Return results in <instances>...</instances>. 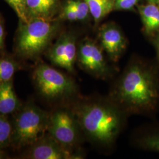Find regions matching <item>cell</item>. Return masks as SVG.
I'll return each instance as SVG.
<instances>
[{"mask_svg": "<svg viewBox=\"0 0 159 159\" xmlns=\"http://www.w3.org/2000/svg\"><path fill=\"white\" fill-rule=\"evenodd\" d=\"M120 105L131 112L150 110L159 98L157 81L153 73L139 63L125 70L114 92Z\"/></svg>", "mask_w": 159, "mask_h": 159, "instance_id": "1", "label": "cell"}, {"mask_svg": "<svg viewBox=\"0 0 159 159\" xmlns=\"http://www.w3.org/2000/svg\"><path fill=\"white\" fill-rule=\"evenodd\" d=\"M77 121L88 136L102 144L113 142L122 125L119 110L102 103H91L81 107L78 112Z\"/></svg>", "mask_w": 159, "mask_h": 159, "instance_id": "2", "label": "cell"}, {"mask_svg": "<svg viewBox=\"0 0 159 159\" xmlns=\"http://www.w3.org/2000/svg\"><path fill=\"white\" fill-rule=\"evenodd\" d=\"M50 117L45 111L33 105L25 107L17 116L12 134L19 146L35 144L48 129Z\"/></svg>", "mask_w": 159, "mask_h": 159, "instance_id": "3", "label": "cell"}, {"mask_svg": "<svg viewBox=\"0 0 159 159\" xmlns=\"http://www.w3.org/2000/svg\"><path fill=\"white\" fill-rule=\"evenodd\" d=\"M34 80L41 94L48 98L70 96L76 91L74 81L66 75L46 64L39 66Z\"/></svg>", "mask_w": 159, "mask_h": 159, "instance_id": "4", "label": "cell"}, {"mask_svg": "<svg viewBox=\"0 0 159 159\" xmlns=\"http://www.w3.org/2000/svg\"><path fill=\"white\" fill-rule=\"evenodd\" d=\"M53 30L51 23L43 17H36L29 21L19 35L18 50L27 57L37 55L48 44Z\"/></svg>", "mask_w": 159, "mask_h": 159, "instance_id": "5", "label": "cell"}, {"mask_svg": "<svg viewBox=\"0 0 159 159\" xmlns=\"http://www.w3.org/2000/svg\"><path fill=\"white\" fill-rule=\"evenodd\" d=\"M77 119L67 110H60L50 117L48 130L51 137L64 147L74 145L78 139Z\"/></svg>", "mask_w": 159, "mask_h": 159, "instance_id": "6", "label": "cell"}, {"mask_svg": "<svg viewBox=\"0 0 159 159\" xmlns=\"http://www.w3.org/2000/svg\"><path fill=\"white\" fill-rule=\"evenodd\" d=\"M78 60L82 68L96 77L104 78L109 73V68L102 52L91 41L82 43L78 53Z\"/></svg>", "mask_w": 159, "mask_h": 159, "instance_id": "7", "label": "cell"}, {"mask_svg": "<svg viewBox=\"0 0 159 159\" xmlns=\"http://www.w3.org/2000/svg\"><path fill=\"white\" fill-rule=\"evenodd\" d=\"M30 157L34 159H73L75 156L51 137V139H41L34 144L30 151Z\"/></svg>", "mask_w": 159, "mask_h": 159, "instance_id": "8", "label": "cell"}, {"mask_svg": "<svg viewBox=\"0 0 159 159\" xmlns=\"http://www.w3.org/2000/svg\"><path fill=\"white\" fill-rule=\"evenodd\" d=\"M100 38L102 48L110 58L117 61L125 47V40L119 29L113 25L104 27L101 30Z\"/></svg>", "mask_w": 159, "mask_h": 159, "instance_id": "9", "label": "cell"}, {"mask_svg": "<svg viewBox=\"0 0 159 159\" xmlns=\"http://www.w3.org/2000/svg\"><path fill=\"white\" fill-rule=\"evenodd\" d=\"M18 106V100L11 81L0 82V114L12 113Z\"/></svg>", "mask_w": 159, "mask_h": 159, "instance_id": "10", "label": "cell"}, {"mask_svg": "<svg viewBox=\"0 0 159 159\" xmlns=\"http://www.w3.org/2000/svg\"><path fill=\"white\" fill-rule=\"evenodd\" d=\"M139 10L148 33L159 30V7L150 3L147 6H140Z\"/></svg>", "mask_w": 159, "mask_h": 159, "instance_id": "11", "label": "cell"}, {"mask_svg": "<svg viewBox=\"0 0 159 159\" xmlns=\"http://www.w3.org/2000/svg\"><path fill=\"white\" fill-rule=\"evenodd\" d=\"M88 4L95 21H99L114 8L115 0H83Z\"/></svg>", "mask_w": 159, "mask_h": 159, "instance_id": "12", "label": "cell"}, {"mask_svg": "<svg viewBox=\"0 0 159 159\" xmlns=\"http://www.w3.org/2000/svg\"><path fill=\"white\" fill-rule=\"evenodd\" d=\"M56 0H26L27 9L35 17H46L51 11Z\"/></svg>", "mask_w": 159, "mask_h": 159, "instance_id": "13", "label": "cell"}, {"mask_svg": "<svg viewBox=\"0 0 159 159\" xmlns=\"http://www.w3.org/2000/svg\"><path fill=\"white\" fill-rule=\"evenodd\" d=\"M66 52V36L63 37L52 47L50 52V58L55 65L61 67Z\"/></svg>", "mask_w": 159, "mask_h": 159, "instance_id": "14", "label": "cell"}, {"mask_svg": "<svg viewBox=\"0 0 159 159\" xmlns=\"http://www.w3.org/2000/svg\"><path fill=\"white\" fill-rule=\"evenodd\" d=\"M12 127L5 116L0 114V149L5 147L11 138Z\"/></svg>", "mask_w": 159, "mask_h": 159, "instance_id": "15", "label": "cell"}, {"mask_svg": "<svg viewBox=\"0 0 159 159\" xmlns=\"http://www.w3.org/2000/svg\"><path fill=\"white\" fill-rule=\"evenodd\" d=\"M16 66L8 60H0V82L11 81L15 73Z\"/></svg>", "mask_w": 159, "mask_h": 159, "instance_id": "16", "label": "cell"}, {"mask_svg": "<svg viewBox=\"0 0 159 159\" xmlns=\"http://www.w3.org/2000/svg\"><path fill=\"white\" fill-rule=\"evenodd\" d=\"M16 12L19 18L25 24L29 23L27 17L26 0H6Z\"/></svg>", "mask_w": 159, "mask_h": 159, "instance_id": "17", "label": "cell"}, {"mask_svg": "<svg viewBox=\"0 0 159 159\" xmlns=\"http://www.w3.org/2000/svg\"><path fill=\"white\" fill-rule=\"evenodd\" d=\"M140 144L144 148L159 152V133L143 137Z\"/></svg>", "mask_w": 159, "mask_h": 159, "instance_id": "18", "label": "cell"}, {"mask_svg": "<svg viewBox=\"0 0 159 159\" xmlns=\"http://www.w3.org/2000/svg\"><path fill=\"white\" fill-rule=\"evenodd\" d=\"M68 2L72 6L76 15L77 20H83L87 16L89 7L85 1L70 0Z\"/></svg>", "mask_w": 159, "mask_h": 159, "instance_id": "19", "label": "cell"}, {"mask_svg": "<svg viewBox=\"0 0 159 159\" xmlns=\"http://www.w3.org/2000/svg\"><path fill=\"white\" fill-rule=\"evenodd\" d=\"M137 0H115L114 8L117 10H130L136 4Z\"/></svg>", "mask_w": 159, "mask_h": 159, "instance_id": "20", "label": "cell"}, {"mask_svg": "<svg viewBox=\"0 0 159 159\" xmlns=\"http://www.w3.org/2000/svg\"><path fill=\"white\" fill-rule=\"evenodd\" d=\"M64 11L65 16L69 20H71V21L77 20L74 10H73L72 6L68 1L67 5L66 6L65 8H64Z\"/></svg>", "mask_w": 159, "mask_h": 159, "instance_id": "21", "label": "cell"}, {"mask_svg": "<svg viewBox=\"0 0 159 159\" xmlns=\"http://www.w3.org/2000/svg\"><path fill=\"white\" fill-rule=\"evenodd\" d=\"M3 35H4V30L2 25L0 24V46L2 45L3 42Z\"/></svg>", "mask_w": 159, "mask_h": 159, "instance_id": "22", "label": "cell"}, {"mask_svg": "<svg viewBox=\"0 0 159 159\" xmlns=\"http://www.w3.org/2000/svg\"><path fill=\"white\" fill-rule=\"evenodd\" d=\"M148 2H150V3H151V4H159V0H148Z\"/></svg>", "mask_w": 159, "mask_h": 159, "instance_id": "23", "label": "cell"}, {"mask_svg": "<svg viewBox=\"0 0 159 159\" xmlns=\"http://www.w3.org/2000/svg\"><path fill=\"white\" fill-rule=\"evenodd\" d=\"M157 52H158V55H159V36L157 40Z\"/></svg>", "mask_w": 159, "mask_h": 159, "instance_id": "24", "label": "cell"}, {"mask_svg": "<svg viewBox=\"0 0 159 159\" xmlns=\"http://www.w3.org/2000/svg\"><path fill=\"white\" fill-rule=\"evenodd\" d=\"M2 158H3V156H2V155L0 153V159H2Z\"/></svg>", "mask_w": 159, "mask_h": 159, "instance_id": "25", "label": "cell"}, {"mask_svg": "<svg viewBox=\"0 0 159 159\" xmlns=\"http://www.w3.org/2000/svg\"></svg>", "mask_w": 159, "mask_h": 159, "instance_id": "26", "label": "cell"}]
</instances>
